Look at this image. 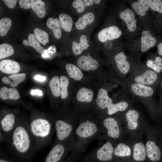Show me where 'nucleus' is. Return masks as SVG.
<instances>
[{
	"mask_svg": "<svg viewBox=\"0 0 162 162\" xmlns=\"http://www.w3.org/2000/svg\"><path fill=\"white\" fill-rule=\"evenodd\" d=\"M0 162H14L8 156L5 151L0 149Z\"/></svg>",
	"mask_w": 162,
	"mask_h": 162,
	"instance_id": "42",
	"label": "nucleus"
},
{
	"mask_svg": "<svg viewBox=\"0 0 162 162\" xmlns=\"http://www.w3.org/2000/svg\"><path fill=\"white\" fill-rule=\"evenodd\" d=\"M3 1L8 8H13L15 6L17 0H4Z\"/></svg>",
	"mask_w": 162,
	"mask_h": 162,
	"instance_id": "43",
	"label": "nucleus"
},
{
	"mask_svg": "<svg viewBox=\"0 0 162 162\" xmlns=\"http://www.w3.org/2000/svg\"><path fill=\"white\" fill-rule=\"evenodd\" d=\"M47 27L53 32L55 38L58 39H60L62 36L61 26L59 20L57 18L54 19L52 18H49L46 21Z\"/></svg>",
	"mask_w": 162,
	"mask_h": 162,
	"instance_id": "25",
	"label": "nucleus"
},
{
	"mask_svg": "<svg viewBox=\"0 0 162 162\" xmlns=\"http://www.w3.org/2000/svg\"><path fill=\"white\" fill-rule=\"evenodd\" d=\"M14 53L13 47L7 44H3L0 45V59L11 56Z\"/></svg>",
	"mask_w": 162,
	"mask_h": 162,
	"instance_id": "38",
	"label": "nucleus"
},
{
	"mask_svg": "<svg viewBox=\"0 0 162 162\" xmlns=\"http://www.w3.org/2000/svg\"><path fill=\"white\" fill-rule=\"evenodd\" d=\"M31 94L33 95H37L40 96H41L43 95L42 91L38 89L32 90Z\"/></svg>",
	"mask_w": 162,
	"mask_h": 162,
	"instance_id": "44",
	"label": "nucleus"
},
{
	"mask_svg": "<svg viewBox=\"0 0 162 162\" xmlns=\"http://www.w3.org/2000/svg\"><path fill=\"white\" fill-rule=\"evenodd\" d=\"M0 97L3 100H17L19 98L20 95L16 89L3 87L0 89Z\"/></svg>",
	"mask_w": 162,
	"mask_h": 162,
	"instance_id": "24",
	"label": "nucleus"
},
{
	"mask_svg": "<svg viewBox=\"0 0 162 162\" xmlns=\"http://www.w3.org/2000/svg\"><path fill=\"white\" fill-rule=\"evenodd\" d=\"M20 66L16 62L10 60L5 59L0 62V70L8 74H14L20 71Z\"/></svg>",
	"mask_w": 162,
	"mask_h": 162,
	"instance_id": "12",
	"label": "nucleus"
},
{
	"mask_svg": "<svg viewBox=\"0 0 162 162\" xmlns=\"http://www.w3.org/2000/svg\"><path fill=\"white\" fill-rule=\"evenodd\" d=\"M102 132L98 118L92 116L82 117L74 134V150L80 153L83 152L88 143L97 138Z\"/></svg>",
	"mask_w": 162,
	"mask_h": 162,
	"instance_id": "2",
	"label": "nucleus"
},
{
	"mask_svg": "<svg viewBox=\"0 0 162 162\" xmlns=\"http://www.w3.org/2000/svg\"><path fill=\"white\" fill-rule=\"evenodd\" d=\"M158 52L160 55L162 56V43L158 44Z\"/></svg>",
	"mask_w": 162,
	"mask_h": 162,
	"instance_id": "48",
	"label": "nucleus"
},
{
	"mask_svg": "<svg viewBox=\"0 0 162 162\" xmlns=\"http://www.w3.org/2000/svg\"><path fill=\"white\" fill-rule=\"evenodd\" d=\"M72 49L74 55L77 56L89 46L87 37L85 34H82L80 38V42L78 43L73 41L72 43Z\"/></svg>",
	"mask_w": 162,
	"mask_h": 162,
	"instance_id": "19",
	"label": "nucleus"
},
{
	"mask_svg": "<svg viewBox=\"0 0 162 162\" xmlns=\"http://www.w3.org/2000/svg\"><path fill=\"white\" fill-rule=\"evenodd\" d=\"M146 147L141 142L136 143L133 147L134 159L138 161H143L146 159Z\"/></svg>",
	"mask_w": 162,
	"mask_h": 162,
	"instance_id": "23",
	"label": "nucleus"
},
{
	"mask_svg": "<svg viewBox=\"0 0 162 162\" xmlns=\"http://www.w3.org/2000/svg\"><path fill=\"white\" fill-rule=\"evenodd\" d=\"M5 142L6 152L14 162H33L38 152L28 122L25 119L18 118L15 127Z\"/></svg>",
	"mask_w": 162,
	"mask_h": 162,
	"instance_id": "1",
	"label": "nucleus"
},
{
	"mask_svg": "<svg viewBox=\"0 0 162 162\" xmlns=\"http://www.w3.org/2000/svg\"><path fill=\"white\" fill-rule=\"evenodd\" d=\"M131 5L135 12L140 16H145L149 9L148 0H139L133 3Z\"/></svg>",
	"mask_w": 162,
	"mask_h": 162,
	"instance_id": "29",
	"label": "nucleus"
},
{
	"mask_svg": "<svg viewBox=\"0 0 162 162\" xmlns=\"http://www.w3.org/2000/svg\"><path fill=\"white\" fill-rule=\"evenodd\" d=\"M112 102V100L109 96L106 90L103 88H100L98 92L96 100L98 108L104 110Z\"/></svg>",
	"mask_w": 162,
	"mask_h": 162,
	"instance_id": "11",
	"label": "nucleus"
},
{
	"mask_svg": "<svg viewBox=\"0 0 162 162\" xmlns=\"http://www.w3.org/2000/svg\"><path fill=\"white\" fill-rule=\"evenodd\" d=\"M76 158L75 156L72 154H70L68 158L63 162H74Z\"/></svg>",
	"mask_w": 162,
	"mask_h": 162,
	"instance_id": "45",
	"label": "nucleus"
},
{
	"mask_svg": "<svg viewBox=\"0 0 162 162\" xmlns=\"http://www.w3.org/2000/svg\"><path fill=\"white\" fill-rule=\"evenodd\" d=\"M131 154V150L128 145L124 143H119L114 148L113 156L118 157L128 156Z\"/></svg>",
	"mask_w": 162,
	"mask_h": 162,
	"instance_id": "28",
	"label": "nucleus"
},
{
	"mask_svg": "<svg viewBox=\"0 0 162 162\" xmlns=\"http://www.w3.org/2000/svg\"><path fill=\"white\" fill-rule=\"evenodd\" d=\"M34 33L35 37L43 45H45L49 42L48 34L45 31L37 28L34 30Z\"/></svg>",
	"mask_w": 162,
	"mask_h": 162,
	"instance_id": "36",
	"label": "nucleus"
},
{
	"mask_svg": "<svg viewBox=\"0 0 162 162\" xmlns=\"http://www.w3.org/2000/svg\"><path fill=\"white\" fill-rule=\"evenodd\" d=\"M12 21L8 17L2 18L0 20V36L3 37L8 33L11 27Z\"/></svg>",
	"mask_w": 162,
	"mask_h": 162,
	"instance_id": "37",
	"label": "nucleus"
},
{
	"mask_svg": "<svg viewBox=\"0 0 162 162\" xmlns=\"http://www.w3.org/2000/svg\"><path fill=\"white\" fill-rule=\"evenodd\" d=\"M114 147L110 141L108 140L98 146L85 156L80 162H106L113 158Z\"/></svg>",
	"mask_w": 162,
	"mask_h": 162,
	"instance_id": "5",
	"label": "nucleus"
},
{
	"mask_svg": "<svg viewBox=\"0 0 162 162\" xmlns=\"http://www.w3.org/2000/svg\"><path fill=\"white\" fill-rule=\"evenodd\" d=\"M82 117L74 112L67 116H61L52 119L56 137L55 141L70 145L73 149L74 130Z\"/></svg>",
	"mask_w": 162,
	"mask_h": 162,
	"instance_id": "4",
	"label": "nucleus"
},
{
	"mask_svg": "<svg viewBox=\"0 0 162 162\" xmlns=\"http://www.w3.org/2000/svg\"><path fill=\"white\" fill-rule=\"evenodd\" d=\"M6 140V137L5 134L0 130V142L1 143Z\"/></svg>",
	"mask_w": 162,
	"mask_h": 162,
	"instance_id": "47",
	"label": "nucleus"
},
{
	"mask_svg": "<svg viewBox=\"0 0 162 162\" xmlns=\"http://www.w3.org/2000/svg\"><path fill=\"white\" fill-rule=\"evenodd\" d=\"M34 0H20L19 3L20 7L23 9H29L32 6Z\"/></svg>",
	"mask_w": 162,
	"mask_h": 162,
	"instance_id": "41",
	"label": "nucleus"
},
{
	"mask_svg": "<svg viewBox=\"0 0 162 162\" xmlns=\"http://www.w3.org/2000/svg\"><path fill=\"white\" fill-rule=\"evenodd\" d=\"M66 69L70 78L76 81L81 80L83 76L81 69L74 64L68 63L66 64Z\"/></svg>",
	"mask_w": 162,
	"mask_h": 162,
	"instance_id": "26",
	"label": "nucleus"
},
{
	"mask_svg": "<svg viewBox=\"0 0 162 162\" xmlns=\"http://www.w3.org/2000/svg\"><path fill=\"white\" fill-rule=\"evenodd\" d=\"M28 125L38 151L51 143L55 131L52 119L44 116H33L28 122Z\"/></svg>",
	"mask_w": 162,
	"mask_h": 162,
	"instance_id": "3",
	"label": "nucleus"
},
{
	"mask_svg": "<svg viewBox=\"0 0 162 162\" xmlns=\"http://www.w3.org/2000/svg\"><path fill=\"white\" fill-rule=\"evenodd\" d=\"M102 132L106 131L108 137L113 139H118L120 135L119 124L116 120L112 117H108L100 120Z\"/></svg>",
	"mask_w": 162,
	"mask_h": 162,
	"instance_id": "6",
	"label": "nucleus"
},
{
	"mask_svg": "<svg viewBox=\"0 0 162 162\" xmlns=\"http://www.w3.org/2000/svg\"><path fill=\"white\" fill-rule=\"evenodd\" d=\"M18 118L14 113L8 112L2 116L0 121V130L7 137L14 129Z\"/></svg>",
	"mask_w": 162,
	"mask_h": 162,
	"instance_id": "7",
	"label": "nucleus"
},
{
	"mask_svg": "<svg viewBox=\"0 0 162 162\" xmlns=\"http://www.w3.org/2000/svg\"><path fill=\"white\" fill-rule=\"evenodd\" d=\"M139 116L138 112L134 110H130L126 113L127 126L129 130H134L137 128L138 126V120Z\"/></svg>",
	"mask_w": 162,
	"mask_h": 162,
	"instance_id": "22",
	"label": "nucleus"
},
{
	"mask_svg": "<svg viewBox=\"0 0 162 162\" xmlns=\"http://www.w3.org/2000/svg\"><path fill=\"white\" fill-rule=\"evenodd\" d=\"M28 40H24L22 42L26 46H31L34 48L38 52L42 53L44 52V48L40 45V42L32 34H29L28 36Z\"/></svg>",
	"mask_w": 162,
	"mask_h": 162,
	"instance_id": "27",
	"label": "nucleus"
},
{
	"mask_svg": "<svg viewBox=\"0 0 162 162\" xmlns=\"http://www.w3.org/2000/svg\"><path fill=\"white\" fill-rule=\"evenodd\" d=\"M131 89L135 94L141 97H150L154 93V90L152 87L136 83L131 86Z\"/></svg>",
	"mask_w": 162,
	"mask_h": 162,
	"instance_id": "18",
	"label": "nucleus"
},
{
	"mask_svg": "<svg viewBox=\"0 0 162 162\" xmlns=\"http://www.w3.org/2000/svg\"><path fill=\"white\" fill-rule=\"evenodd\" d=\"M59 82L61 89V97L62 99H65L68 96V88L69 84V80L67 76L62 75L59 77Z\"/></svg>",
	"mask_w": 162,
	"mask_h": 162,
	"instance_id": "35",
	"label": "nucleus"
},
{
	"mask_svg": "<svg viewBox=\"0 0 162 162\" xmlns=\"http://www.w3.org/2000/svg\"><path fill=\"white\" fill-rule=\"evenodd\" d=\"M94 2L93 0H75L73 2L72 5L78 13H80L84 11L86 7L92 5Z\"/></svg>",
	"mask_w": 162,
	"mask_h": 162,
	"instance_id": "34",
	"label": "nucleus"
},
{
	"mask_svg": "<svg viewBox=\"0 0 162 162\" xmlns=\"http://www.w3.org/2000/svg\"><path fill=\"white\" fill-rule=\"evenodd\" d=\"M93 96L94 92L92 90L86 87H82L77 91L76 98L79 103H88L92 102Z\"/></svg>",
	"mask_w": 162,
	"mask_h": 162,
	"instance_id": "17",
	"label": "nucleus"
},
{
	"mask_svg": "<svg viewBox=\"0 0 162 162\" xmlns=\"http://www.w3.org/2000/svg\"><path fill=\"white\" fill-rule=\"evenodd\" d=\"M158 76L155 72L152 70H148L141 75L136 76L134 80L136 83L148 86L155 82Z\"/></svg>",
	"mask_w": 162,
	"mask_h": 162,
	"instance_id": "13",
	"label": "nucleus"
},
{
	"mask_svg": "<svg viewBox=\"0 0 162 162\" xmlns=\"http://www.w3.org/2000/svg\"><path fill=\"white\" fill-rule=\"evenodd\" d=\"M95 16L91 12H88L80 17L75 23L76 29L82 30L84 29L86 26L92 23L94 21Z\"/></svg>",
	"mask_w": 162,
	"mask_h": 162,
	"instance_id": "21",
	"label": "nucleus"
},
{
	"mask_svg": "<svg viewBox=\"0 0 162 162\" xmlns=\"http://www.w3.org/2000/svg\"><path fill=\"white\" fill-rule=\"evenodd\" d=\"M161 86L162 88V81H161Z\"/></svg>",
	"mask_w": 162,
	"mask_h": 162,
	"instance_id": "50",
	"label": "nucleus"
},
{
	"mask_svg": "<svg viewBox=\"0 0 162 162\" xmlns=\"http://www.w3.org/2000/svg\"><path fill=\"white\" fill-rule=\"evenodd\" d=\"M122 34V32L117 27L113 26L101 30L98 33V38L100 42H105L118 38Z\"/></svg>",
	"mask_w": 162,
	"mask_h": 162,
	"instance_id": "8",
	"label": "nucleus"
},
{
	"mask_svg": "<svg viewBox=\"0 0 162 162\" xmlns=\"http://www.w3.org/2000/svg\"><path fill=\"white\" fill-rule=\"evenodd\" d=\"M34 78L35 80L41 82L44 81L46 79V77L45 76L40 75H37L34 76Z\"/></svg>",
	"mask_w": 162,
	"mask_h": 162,
	"instance_id": "46",
	"label": "nucleus"
},
{
	"mask_svg": "<svg viewBox=\"0 0 162 162\" xmlns=\"http://www.w3.org/2000/svg\"><path fill=\"white\" fill-rule=\"evenodd\" d=\"M59 17L62 29L67 32H70L73 24V20L71 17L67 14L61 13L59 14Z\"/></svg>",
	"mask_w": 162,
	"mask_h": 162,
	"instance_id": "30",
	"label": "nucleus"
},
{
	"mask_svg": "<svg viewBox=\"0 0 162 162\" xmlns=\"http://www.w3.org/2000/svg\"><path fill=\"white\" fill-rule=\"evenodd\" d=\"M149 8L152 10L162 13V2L160 0H148Z\"/></svg>",
	"mask_w": 162,
	"mask_h": 162,
	"instance_id": "40",
	"label": "nucleus"
},
{
	"mask_svg": "<svg viewBox=\"0 0 162 162\" xmlns=\"http://www.w3.org/2000/svg\"><path fill=\"white\" fill-rule=\"evenodd\" d=\"M162 59L161 57L157 56L154 61L149 60L146 62L148 67L152 68L158 73L160 72L162 70Z\"/></svg>",
	"mask_w": 162,
	"mask_h": 162,
	"instance_id": "39",
	"label": "nucleus"
},
{
	"mask_svg": "<svg viewBox=\"0 0 162 162\" xmlns=\"http://www.w3.org/2000/svg\"><path fill=\"white\" fill-rule=\"evenodd\" d=\"M101 2V1L100 0H94V2L96 4H99Z\"/></svg>",
	"mask_w": 162,
	"mask_h": 162,
	"instance_id": "49",
	"label": "nucleus"
},
{
	"mask_svg": "<svg viewBox=\"0 0 162 162\" xmlns=\"http://www.w3.org/2000/svg\"><path fill=\"white\" fill-rule=\"evenodd\" d=\"M77 64L81 69L86 71L95 70L99 66L98 61L90 56H80L77 60Z\"/></svg>",
	"mask_w": 162,
	"mask_h": 162,
	"instance_id": "9",
	"label": "nucleus"
},
{
	"mask_svg": "<svg viewBox=\"0 0 162 162\" xmlns=\"http://www.w3.org/2000/svg\"><path fill=\"white\" fill-rule=\"evenodd\" d=\"M156 43V40L152 37L149 31H143L142 33L141 38V50L145 52L153 47Z\"/></svg>",
	"mask_w": 162,
	"mask_h": 162,
	"instance_id": "15",
	"label": "nucleus"
},
{
	"mask_svg": "<svg viewBox=\"0 0 162 162\" xmlns=\"http://www.w3.org/2000/svg\"><path fill=\"white\" fill-rule=\"evenodd\" d=\"M127 58L126 56L123 52L117 54L114 57L117 68L124 74L128 73L130 69V64L126 61Z\"/></svg>",
	"mask_w": 162,
	"mask_h": 162,
	"instance_id": "16",
	"label": "nucleus"
},
{
	"mask_svg": "<svg viewBox=\"0 0 162 162\" xmlns=\"http://www.w3.org/2000/svg\"><path fill=\"white\" fill-rule=\"evenodd\" d=\"M146 155L149 159L154 162L160 161L161 157L160 150L158 146L153 141L147 142L146 145Z\"/></svg>",
	"mask_w": 162,
	"mask_h": 162,
	"instance_id": "10",
	"label": "nucleus"
},
{
	"mask_svg": "<svg viewBox=\"0 0 162 162\" xmlns=\"http://www.w3.org/2000/svg\"><path fill=\"white\" fill-rule=\"evenodd\" d=\"M32 9L40 18L44 17L46 14L44 2L41 0H36L31 7Z\"/></svg>",
	"mask_w": 162,
	"mask_h": 162,
	"instance_id": "32",
	"label": "nucleus"
},
{
	"mask_svg": "<svg viewBox=\"0 0 162 162\" xmlns=\"http://www.w3.org/2000/svg\"><path fill=\"white\" fill-rule=\"evenodd\" d=\"M120 18L126 23L128 30L131 32L135 31L136 28V20L133 12L129 8L121 12Z\"/></svg>",
	"mask_w": 162,
	"mask_h": 162,
	"instance_id": "14",
	"label": "nucleus"
},
{
	"mask_svg": "<svg viewBox=\"0 0 162 162\" xmlns=\"http://www.w3.org/2000/svg\"><path fill=\"white\" fill-rule=\"evenodd\" d=\"M49 87L53 95L56 97L61 96L59 78L55 76L52 78L49 83Z\"/></svg>",
	"mask_w": 162,
	"mask_h": 162,
	"instance_id": "33",
	"label": "nucleus"
},
{
	"mask_svg": "<svg viewBox=\"0 0 162 162\" xmlns=\"http://www.w3.org/2000/svg\"><path fill=\"white\" fill-rule=\"evenodd\" d=\"M128 106V103L124 101H120L116 104L112 103L107 108V114L111 116L118 112L124 111Z\"/></svg>",
	"mask_w": 162,
	"mask_h": 162,
	"instance_id": "31",
	"label": "nucleus"
},
{
	"mask_svg": "<svg viewBox=\"0 0 162 162\" xmlns=\"http://www.w3.org/2000/svg\"><path fill=\"white\" fill-rule=\"evenodd\" d=\"M26 76L25 73L12 74L8 76L3 77L2 81L4 83L9 84L13 87H15L24 81Z\"/></svg>",
	"mask_w": 162,
	"mask_h": 162,
	"instance_id": "20",
	"label": "nucleus"
}]
</instances>
